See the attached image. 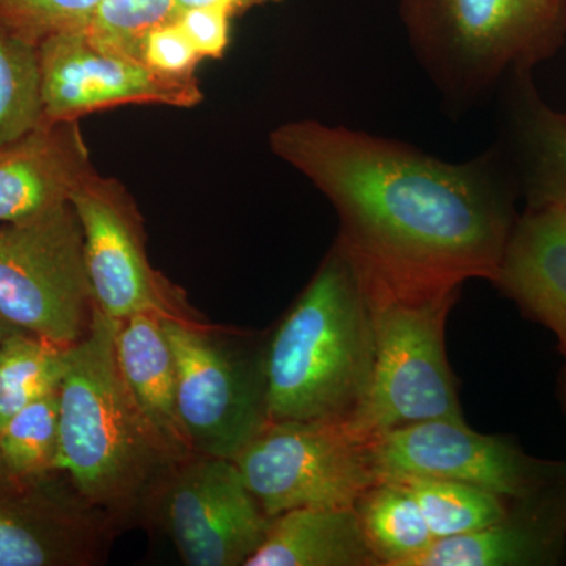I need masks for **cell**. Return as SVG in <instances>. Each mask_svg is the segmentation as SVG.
Here are the masks:
<instances>
[{"label":"cell","instance_id":"19","mask_svg":"<svg viewBox=\"0 0 566 566\" xmlns=\"http://www.w3.org/2000/svg\"><path fill=\"white\" fill-rule=\"evenodd\" d=\"M379 566H416L434 538L415 495L394 476H382L354 504Z\"/></svg>","mask_w":566,"mask_h":566},{"label":"cell","instance_id":"8","mask_svg":"<svg viewBox=\"0 0 566 566\" xmlns=\"http://www.w3.org/2000/svg\"><path fill=\"white\" fill-rule=\"evenodd\" d=\"M150 494L159 523L189 566H245L273 521L227 458L196 453L175 463Z\"/></svg>","mask_w":566,"mask_h":566},{"label":"cell","instance_id":"12","mask_svg":"<svg viewBox=\"0 0 566 566\" xmlns=\"http://www.w3.org/2000/svg\"><path fill=\"white\" fill-rule=\"evenodd\" d=\"M44 122H80L122 106L191 109L203 102L199 80H174L144 62L92 46L82 32L40 44Z\"/></svg>","mask_w":566,"mask_h":566},{"label":"cell","instance_id":"15","mask_svg":"<svg viewBox=\"0 0 566 566\" xmlns=\"http://www.w3.org/2000/svg\"><path fill=\"white\" fill-rule=\"evenodd\" d=\"M494 283L556 335L566 363L565 203L528 200L513 223Z\"/></svg>","mask_w":566,"mask_h":566},{"label":"cell","instance_id":"7","mask_svg":"<svg viewBox=\"0 0 566 566\" xmlns=\"http://www.w3.org/2000/svg\"><path fill=\"white\" fill-rule=\"evenodd\" d=\"M233 461L270 517L354 506L379 480L370 439L346 420L266 422Z\"/></svg>","mask_w":566,"mask_h":566},{"label":"cell","instance_id":"14","mask_svg":"<svg viewBox=\"0 0 566 566\" xmlns=\"http://www.w3.org/2000/svg\"><path fill=\"white\" fill-rule=\"evenodd\" d=\"M95 170L80 122L41 123L0 147V223L21 222L70 202Z\"/></svg>","mask_w":566,"mask_h":566},{"label":"cell","instance_id":"29","mask_svg":"<svg viewBox=\"0 0 566 566\" xmlns=\"http://www.w3.org/2000/svg\"><path fill=\"white\" fill-rule=\"evenodd\" d=\"M279 2H283V0H177V6L180 13L182 10L193 9V7H218V9L226 10L230 17L237 18L255 7Z\"/></svg>","mask_w":566,"mask_h":566},{"label":"cell","instance_id":"20","mask_svg":"<svg viewBox=\"0 0 566 566\" xmlns=\"http://www.w3.org/2000/svg\"><path fill=\"white\" fill-rule=\"evenodd\" d=\"M59 457V389L36 398L0 428V469L10 490L39 485Z\"/></svg>","mask_w":566,"mask_h":566},{"label":"cell","instance_id":"3","mask_svg":"<svg viewBox=\"0 0 566 566\" xmlns=\"http://www.w3.org/2000/svg\"><path fill=\"white\" fill-rule=\"evenodd\" d=\"M118 326L95 307L87 335L66 349L55 464L85 502L111 512L148 497L175 464L123 379Z\"/></svg>","mask_w":566,"mask_h":566},{"label":"cell","instance_id":"31","mask_svg":"<svg viewBox=\"0 0 566 566\" xmlns=\"http://www.w3.org/2000/svg\"><path fill=\"white\" fill-rule=\"evenodd\" d=\"M564 400L566 406V376H565V382H564Z\"/></svg>","mask_w":566,"mask_h":566},{"label":"cell","instance_id":"11","mask_svg":"<svg viewBox=\"0 0 566 566\" xmlns=\"http://www.w3.org/2000/svg\"><path fill=\"white\" fill-rule=\"evenodd\" d=\"M382 476H433L523 499L566 476V464L538 460L504 436H488L464 419H436L394 428L370 439Z\"/></svg>","mask_w":566,"mask_h":566},{"label":"cell","instance_id":"25","mask_svg":"<svg viewBox=\"0 0 566 566\" xmlns=\"http://www.w3.org/2000/svg\"><path fill=\"white\" fill-rule=\"evenodd\" d=\"M178 17L177 0H102L81 32L98 50L142 62L150 33Z\"/></svg>","mask_w":566,"mask_h":566},{"label":"cell","instance_id":"6","mask_svg":"<svg viewBox=\"0 0 566 566\" xmlns=\"http://www.w3.org/2000/svg\"><path fill=\"white\" fill-rule=\"evenodd\" d=\"M95 301L73 205L0 223V316L70 348L91 329Z\"/></svg>","mask_w":566,"mask_h":566},{"label":"cell","instance_id":"24","mask_svg":"<svg viewBox=\"0 0 566 566\" xmlns=\"http://www.w3.org/2000/svg\"><path fill=\"white\" fill-rule=\"evenodd\" d=\"M44 123L39 44L0 25V147Z\"/></svg>","mask_w":566,"mask_h":566},{"label":"cell","instance_id":"30","mask_svg":"<svg viewBox=\"0 0 566 566\" xmlns=\"http://www.w3.org/2000/svg\"><path fill=\"white\" fill-rule=\"evenodd\" d=\"M13 329H17V326H13V324L7 322V319H3L2 316H0V340H2V338ZM0 482H3L2 469H0Z\"/></svg>","mask_w":566,"mask_h":566},{"label":"cell","instance_id":"9","mask_svg":"<svg viewBox=\"0 0 566 566\" xmlns=\"http://www.w3.org/2000/svg\"><path fill=\"white\" fill-rule=\"evenodd\" d=\"M70 203L84 233L95 307L117 322L139 314L185 319L182 294L148 260L144 219L126 186L95 169L71 193Z\"/></svg>","mask_w":566,"mask_h":566},{"label":"cell","instance_id":"21","mask_svg":"<svg viewBox=\"0 0 566 566\" xmlns=\"http://www.w3.org/2000/svg\"><path fill=\"white\" fill-rule=\"evenodd\" d=\"M515 112L531 200L566 205V118L546 106L531 85L520 88Z\"/></svg>","mask_w":566,"mask_h":566},{"label":"cell","instance_id":"5","mask_svg":"<svg viewBox=\"0 0 566 566\" xmlns=\"http://www.w3.org/2000/svg\"><path fill=\"white\" fill-rule=\"evenodd\" d=\"M363 274L374 316V371L363 405L346 422L371 439L406 424L463 420L444 340L460 289L394 285Z\"/></svg>","mask_w":566,"mask_h":566},{"label":"cell","instance_id":"1","mask_svg":"<svg viewBox=\"0 0 566 566\" xmlns=\"http://www.w3.org/2000/svg\"><path fill=\"white\" fill-rule=\"evenodd\" d=\"M270 147L333 203L337 241L365 274L422 289L494 282L516 218L491 158L447 163L315 120L279 126Z\"/></svg>","mask_w":566,"mask_h":566},{"label":"cell","instance_id":"26","mask_svg":"<svg viewBox=\"0 0 566 566\" xmlns=\"http://www.w3.org/2000/svg\"><path fill=\"white\" fill-rule=\"evenodd\" d=\"M102 0H0V25L40 44L61 33L81 32Z\"/></svg>","mask_w":566,"mask_h":566},{"label":"cell","instance_id":"18","mask_svg":"<svg viewBox=\"0 0 566 566\" xmlns=\"http://www.w3.org/2000/svg\"><path fill=\"white\" fill-rule=\"evenodd\" d=\"M87 524L36 485L0 497V566L85 564Z\"/></svg>","mask_w":566,"mask_h":566},{"label":"cell","instance_id":"28","mask_svg":"<svg viewBox=\"0 0 566 566\" xmlns=\"http://www.w3.org/2000/svg\"><path fill=\"white\" fill-rule=\"evenodd\" d=\"M233 18L218 7H193L182 10L178 22L200 57L218 61L230 44V24Z\"/></svg>","mask_w":566,"mask_h":566},{"label":"cell","instance_id":"32","mask_svg":"<svg viewBox=\"0 0 566 566\" xmlns=\"http://www.w3.org/2000/svg\"><path fill=\"white\" fill-rule=\"evenodd\" d=\"M564 115H565V118H566V114H564Z\"/></svg>","mask_w":566,"mask_h":566},{"label":"cell","instance_id":"27","mask_svg":"<svg viewBox=\"0 0 566 566\" xmlns=\"http://www.w3.org/2000/svg\"><path fill=\"white\" fill-rule=\"evenodd\" d=\"M202 61L178 20L153 31L142 51V62L148 69L174 80L197 77Z\"/></svg>","mask_w":566,"mask_h":566},{"label":"cell","instance_id":"4","mask_svg":"<svg viewBox=\"0 0 566 566\" xmlns=\"http://www.w3.org/2000/svg\"><path fill=\"white\" fill-rule=\"evenodd\" d=\"M401 18L439 91L465 103L557 51L566 0H401Z\"/></svg>","mask_w":566,"mask_h":566},{"label":"cell","instance_id":"23","mask_svg":"<svg viewBox=\"0 0 566 566\" xmlns=\"http://www.w3.org/2000/svg\"><path fill=\"white\" fill-rule=\"evenodd\" d=\"M66 349L20 327L0 340V428L25 405L61 387Z\"/></svg>","mask_w":566,"mask_h":566},{"label":"cell","instance_id":"22","mask_svg":"<svg viewBox=\"0 0 566 566\" xmlns=\"http://www.w3.org/2000/svg\"><path fill=\"white\" fill-rule=\"evenodd\" d=\"M415 495L434 539L472 534L490 526L509 512L512 499L483 488L433 479V476H394Z\"/></svg>","mask_w":566,"mask_h":566},{"label":"cell","instance_id":"17","mask_svg":"<svg viewBox=\"0 0 566 566\" xmlns=\"http://www.w3.org/2000/svg\"><path fill=\"white\" fill-rule=\"evenodd\" d=\"M245 566H379V560L354 506H312L273 517Z\"/></svg>","mask_w":566,"mask_h":566},{"label":"cell","instance_id":"13","mask_svg":"<svg viewBox=\"0 0 566 566\" xmlns=\"http://www.w3.org/2000/svg\"><path fill=\"white\" fill-rule=\"evenodd\" d=\"M566 547V476L515 499L504 517L472 534L434 539L416 566H549Z\"/></svg>","mask_w":566,"mask_h":566},{"label":"cell","instance_id":"16","mask_svg":"<svg viewBox=\"0 0 566 566\" xmlns=\"http://www.w3.org/2000/svg\"><path fill=\"white\" fill-rule=\"evenodd\" d=\"M164 318L139 314L120 322L115 348L123 379L175 463L196 455L178 415L177 367Z\"/></svg>","mask_w":566,"mask_h":566},{"label":"cell","instance_id":"2","mask_svg":"<svg viewBox=\"0 0 566 566\" xmlns=\"http://www.w3.org/2000/svg\"><path fill=\"white\" fill-rule=\"evenodd\" d=\"M374 316L360 268L335 243L264 349L268 422H338L374 371Z\"/></svg>","mask_w":566,"mask_h":566},{"label":"cell","instance_id":"10","mask_svg":"<svg viewBox=\"0 0 566 566\" xmlns=\"http://www.w3.org/2000/svg\"><path fill=\"white\" fill-rule=\"evenodd\" d=\"M177 367V401L193 453L233 460L266 424L263 356L216 344L186 319L164 318Z\"/></svg>","mask_w":566,"mask_h":566}]
</instances>
